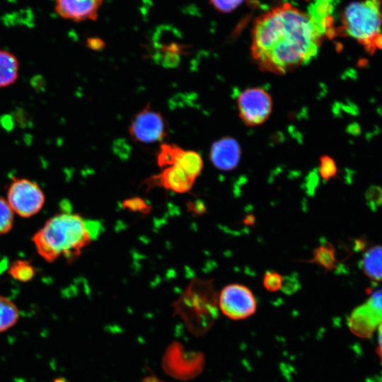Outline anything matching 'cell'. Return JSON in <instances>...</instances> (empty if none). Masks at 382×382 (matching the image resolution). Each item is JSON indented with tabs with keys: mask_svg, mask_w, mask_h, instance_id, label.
<instances>
[{
	"mask_svg": "<svg viewBox=\"0 0 382 382\" xmlns=\"http://www.w3.org/2000/svg\"><path fill=\"white\" fill-rule=\"evenodd\" d=\"M323 37L307 13L286 4L256 19L252 54L262 69L284 73L316 56Z\"/></svg>",
	"mask_w": 382,
	"mask_h": 382,
	"instance_id": "obj_1",
	"label": "cell"
},
{
	"mask_svg": "<svg viewBox=\"0 0 382 382\" xmlns=\"http://www.w3.org/2000/svg\"><path fill=\"white\" fill-rule=\"evenodd\" d=\"M93 236L79 214L61 212L48 219L33 235L35 248L47 262L59 258L73 261L91 243Z\"/></svg>",
	"mask_w": 382,
	"mask_h": 382,
	"instance_id": "obj_2",
	"label": "cell"
},
{
	"mask_svg": "<svg viewBox=\"0 0 382 382\" xmlns=\"http://www.w3.org/2000/svg\"><path fill=\"white\" fill-rule=\"evenodd\" d=\"M218 296L212 279L195 277L175 301V308L193 330L202 332L219 316Z\"/></svg>",
	"mask_w": 382,
	"mask_h": 382,
	"instance_id": "obj_3",
	"label": "cell"
},
{
	"mask_svg": "<svg viewBox=\"0 0 382 382\" xmlns=\"http://www.w3.org/2000/svg\"><path fill=\"white\" fill-rule=\"evenodd\" d=\"M382 0H358L345 8L340 30L355 39L373 53L376 39L381 34Z\"/></svg>",
	"mask_w": 382,
	"mask_h": 382,
	"instance_id": "obj_4",
	"label": "cell"
},
{
	"mask_svg": "<svg viewBox=\"0 0 382 382\" xmlns=\"http://www.w3.org/2000/svg\"><path fill=\"white\" fill-rule=\"evenodd\" d=\"M6 200L15 214L23 218H29L40 212L45 204V197L35 181L13 178L7 190Z\"/></svg>",
	"mask_w": 382,
	"mask_h": 382,
	"instance_id": "obj_5",
	"label": "cell"
},
{
	"mask_svg": "<svg viewBox=\"0 0 382 382\" xmlns=\"http://www.w3.org/2000/svg\"><path fill=\"white\" fill-rule=\"evenodd\" d=\"M168 132V126L162 114L146 105L132 118L129 133L132 140L143 144L163 141Z\"/></svg>",
	"mask_w": 382,
	"mask_h": 382,
	"instance_id": "obj_6",
	"label": "cell"
},
{
	"mask_svg": "<svg viewBox=\"0 0 382 382\" xmlns=\"http://www.w3.org/2000/svg\"><path fill=\"white\" fill-rule=\"evenodd\" d=\"M219 308L232 320H243L255 313L257 301L245 285L233 283L225 286L218 296Z\"/></svg>",
	"mask_w": 382,
	"mask_h": 382,
	"instance_id": "obj_7",
	"label": "cell"
},
{
	"mask_svg": "<svg viewBox=\"0 0 382 382\" xmlns=\"http://www.w3.org/2000/svg\"><path fill=\"white\" fill-rule=\"evenodd\" d=\"M238 114L248 126H257L265 122L272 110L270 94L264 88L253 87L246 88L237 98Z\"/></svg>",
	"mask_w": 382,
	"mask_h": 382,
	"instance_id": "obj_8",
	"label": "cell"
},
{
	"mask_svg": "<svg viewBox=\"0 0 382 382\" xmlns=\"http://www.w3.org/2000/svg\"><path fill=\"white\" fill-rule=\"evenodd\" d=\"M381 323L382 289L374 292L366 302L352 311L348 326L357 337L367 338Z\"/></svg>",
	"mask_w": 382,
	"mask_h": 382,
	"instance_id": "obj_9",
	"label": "cell"
},
{
	"mask_svg": "<svg viewBox=\"0 0 382 382\" xmlns=\"http://www.w3.org/2000/svg\"><path fill=\"white\" fill-rule=\"evenodd\" d=\"M195 181L181 168L173 165L163 168L160 173L152 175L143 184L147 190L160 187L176 193H185L192 189Z\"/></svg>",
	"mask_w": 382,
	"mask_h": 382,
	"instance_id": "obj_10",
	"label": "cell"
},
{
	"mask_svg": "<svg viewBox=\"0 0 382 382\" xmlns=\"http://www.w3.org/2000/svg\"><path fill=\"white\" fill-rule=\"evenodd\" d=\"M241 149L238 142L233 138L225 137L213 143L209 157L213 165L218 169L229 171L236 168L240 161Z\"/></svg>",
	"mask_w": 382,
	"mask_h": 382,
	"instance_id": "obj_11",
	"label": "cell"
},
{
	"mask_svg": "<svg viewBox=\"0 0 382 382\" xmlns=\"http://www.w3.org/2000/svg\"><path fill=\"white\" fill-rule=\"evenodd\" d=\"M103 0H55L58 15L74 21H96Z\"/></svg>",
	"mask_w": 382,
	"mask_h": 382,
	"instance_id": "obj_12",
	"label": "cell"
},
{
	"mask_svg": "<svg viewBox=\"0 0 382 382\" xmlns=\"http://www.w3.org/2000/svg\"><path fill=\"white\" fill-rule=\"evenodd\" d=\"M332 2L333 1L315 0L308 8L307 15L324 37L334 34Z\"/></svg>",
	"mask_w": 382,
	"mask_h": 382,
	"instance_id": "obj_13",
	"label": "cell"
},
{
	"mask_svg": "<svg viewBox=\"0 0 382 382\" xmlns=\"http://www.w3.org/2000/svg\"><path fill=\"white\" fill-rule=\"evenodd\" d=\"M361 269L371 279L382 282V246L370 248L363 255Z\"/></svg>",
	"mask_w": 382,
	"mask_h": 382,
	"instance_id": "obj_14",
	"label": "cell"
},
{
	"mask_svg": "<svg viewBox=\"0 0 382 382\" xmlns=\"http://www.w3.org/2000/svg\"><path fill=\"white\" fill-rule=\"evenodd\" d=\"M19 64L12 53L0 50V88L8 86L18 78Z\"/></svg>",
	"mask_w": 382,
	"mask_h": 382,
	"instance_id": "obj_15",
	"label": "cell"
},
{
	"mask_svg": "<svg viewBox=\"0 0 382 382\" xmlns=\"http://www.w3.org/2000/svg\"><path fill=\"white\" fill-rule=\"evenodd\" d=\"M174 165L181 168L190 178L195 180L203 168V161L197 151L185 150L182 148Z\"/></svg>",
	"mask_w": 382,
	"mask_h": 382,
	"instance_id": "obj_16",
	"label": "cell"
},
{
	"mask_svg": "<svg viewBox=\"0 0 382 382\" xmlns=\"http://www.w3.org/2000/svg\"><path fill=\"white\" fill-rule=\"evenodd\" d=\"M20 316L17 306L10 299L0 295V332L13 327Z\"/></svg>",
	"mask_w": 382,
	"mask_h": 382,
	"instance_id": "obj_17",
	"label": "cell"
},
{
	"mask_svg": "<svg viewBox=\"0 0 382 382\" xmlns=\"http://www.w3.org/2000/svg\"><path fill=\"white\" fill-rule=\"evenodd\" d=\"M311 262H316L325 270H332L336 267L334 247L329 243H322L313 251Z\"/></svg>",
	"mask_w": 382,
	"mask_h": 382,
	"instance_id": "obj_18",
	"label": "cell"
},
{
	"mask_svg": "<svg viewBox=\"0 0 382 382\" xmlns=\"http://www.w3.org/2000/svg\"><path fill=\"white\" fill-rule=\"evenodd\" d=\"M8 272L14 279L21 282H27L33 279L35 270L30 262L25 260H18L11 263Z\"/></svg>",
	"mask_w": 382,
	"mask_h": 382,
	"instance_id": "obj_19",
	"label": "cell"
},
{
	"mask_svg": "<svg viewBox=\"0 0 382 382\" xmlns=\"http://www.w3.org/2000/svg\"><path fill=\"white\" fill-rule=\"evenodd\" d=\"M181 149L182 148L175 144H162L156 156L158 166L165 168L174 165Z\"/></svg>",
	"mask_w": 382,
	"mask_h": 382,
	"instance_id": "obj_20",
	"label": "cell"
},
{
	"mask_svg": "<svg viewBox=\"0 0 382 382\" xmlns=\"http://www.w3.org/2000/svg\"><path fill=\"white\" fill-rule=\"evenodd\" d=\"M14 214L7 200L0 197V235L6 234L11 230Z\"/></svg>",
	"mask_w": 382,
	"mask_h": 382,
	"instance_id": "obj_21",
	"label": "cell"
},
{
	"mask_svg": "<svg viewBox=\"0 0 382 382\" xmlns=\"http://www.w3.org/2000/svg\"><path fill=\"white\" fill-rule=\"evenodd\" d=\"M123 208L130 212H139L147 214L151 210V206L143 198L139 197H133L125 199L122 204Z\"/></svg>",
	"mask_w": 382,
	"mask_h": 382,
	"instance_id": "obj_22",
	"label": "cell"
},
{
	"mask_svg": "<svg viewBox=\"0 0 382 382\" xmlns=\"http://www.w3.org/2000/svg\"><path fill=\"white\" fill-rule=\"evenodd\" d=\"M337 171V166L331 157L328 156L320 157L319 173L322 178L329 180L335 176Z\"/></svg>",
	"mask_w": 382,
	"mask_h": 382,
	"instance_id": "obj_23",
	"label": "cell"
},
{
	"mask_svg": "<svg viewBox=\"0 0 382 382\" xmlns=\"http://www.w3.org/2000/svg\"><path fill=\"white\" fill-rule=\"evenodd\" d=\"M283 277L274 271H267L262 278V284L266 290L274 292L281 289Z\"/></svg>",
	"mask_w": 382,
	"mask_h": 382,
	"instance_id": "obj_24",
	"label": "cell"
},
{
	"mask_svg": "<svg viewBox=\"0 0 382 382\" xmlns=\"http://www.w3.org/2000/svg\"><path fill=\"white\" fill-rule=\"evenodd\" d=\"M300 286L297 275L292 274L283 278L281 289L284 294L291 295L298 291Z\"/></svg>",
	"mask_w": 382,
	"mask_h": 382,
	"instance_id": "obj_25",
	"label": "cell"
},
{
	"mask_svg": "<svg viewBox=\"0 0 382 382\" xmlns=\"http://www.w3.org/2000/svg\"><path fill=\"white\" fill-rule=\"evenodd\" d=\"M243 0H210L215 8L224 13H228L237 8Z\"/></svg>",
	"mask_w": 382,
	"mask_h": 382,
	"instance_id": "obj_26",
	"label": "cell"
},
{
	"mask_svg": "<svg viewBox=\"0 0 382 382\" xmlns=\"http://www.w3.org/2000/svg\"><path fill=\"white\" fill-rule=\"evenodd\" d=\"M113 152L122 158H126L130 154L131 147L124 139H118L113 142Z\"/></svg>",
	"mask_w": 382,
	"mask_h": 382,
	"instance_id": "obj_27",
	"label": "cell"
},
{
	"mask_svg": "<svg viewBox=\"0 0 382 382\" xmlns=\"http://www.w3.org/2000/svg\"><path fill=\"white\" fill-rule=\"evenodd\" d=\"M88 47L94 50H102L104 47V43L103 41L98 38L89 39L88 40Z\"/></svg>",
	"mask_w": 382,
	"mask_h": 382,
	"instance_id": "obj_28",
	"label": "cell"
},
{
	"mask_svg": "<svg viewBox=\"0 0 382 382\" xmlns=\"http://www.w3.org/2000/svg\"><path fill=\"white\" fill-rule=\"evenodd\" d=\"M377 354L382 363V323L378 327V346Z\"/></svg>",
	"mask_w": 382,
	"mask_h": 382,
	"instance_id": "obj_29",
	"label": "cell"
},
{
	"mask_svg": "<svg viewBox=\"0 0 382 382\" xmlns=\"http://www.w3.org/2000/svg\"><path fill=\"white\" fill-rule=\"evenodd\" d=\"M192 205V212L198 214H203L205 212V207L203 202H202L193 203Z\"/></svg>",
	"mask_w": 382,
	"mask_h": 382,
	"instance_id": "obj_30",
	"label": "cell"
},
{
	"mask_svg": "<svg viewBox=\"0 0 382 382\" xmlns=\"http://www.w3.org/2000/svg\"><path fill=\"white\" fill-rule=\"evenodd\" d=\"M54 382H68L66 381V380H64V378H56Z\"/></svg>",
	"mask_w": 382,
	"mask_h": 382,
	"instance_id": "obj_31",
	"label": "cell"
},
{
	"mask_svg": "<svg viewBox=\"0 0 382 382\" xmlns=\"http://www.w3.org/2000/svg\"><path fill=\"white\" fill-rule=\"evenodd\" d=\"M325 1H333V0H325Z\"/></svg>",
	"mask_w": 382,
	"mask_h": 382,
	"instance_id": "obj_32",
	"label": "cell"
}]
</instances>
